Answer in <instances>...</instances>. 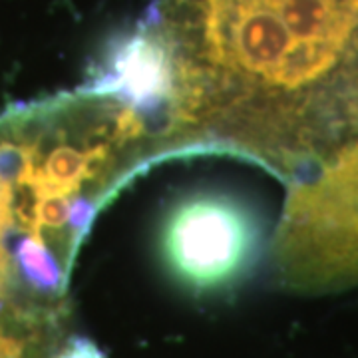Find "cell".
Wrapping results in <instances>:
<instances>
[{
    "mask_svg": "<svg viewBox=\"0 0 358 358\" xmlns=\"http://www.w3.org/2000/svg\"><path fill=\"white\" fill-rule=\"evenodd\" d=\"M157 157L229 154L296 179L358 141V0H159Z\"/></svg>",
    "mask_w": 358,
    "mask_h": 358,
    "instance_id": "1",
    "label": "cell"
},
{
    "mask_svg": "<svg viewBox=\"0 0 358 358\" xmlns=\"http://www.w3.org/2000/svg\"><path fill=\"white\" fill-rule=\"evenodd\" d=\"M273 267L294 293L358 287V141L294 179L273 239Z\"/></svg>",
    "mask_w": 358,
    "mask_h": 358,
    "instance_id": "2",
    "label": "cell"
},
{
    "mask_svg": "<svg viewBox=\"0 0 358 358\" xmlns=\"http://www.w3.org/2000/svg\"><path fill=\"white\" fill-rule=\"evenodd\" d=\"M257 227L247 209L221 193L181 199L164 221L167 268L192 289L211 291L243 275L255 253Z\"/></svg>",
    "mask_w": 358,
    "mask_h": 358,
    "instance_id": "3",
    "label": "cell"
},
{
    "mask_svg": "<svg viewBox=\"0 0 358 358\" xmlns=\"http://www.w3.org/2000/svg\"><path fill=\"white\" fill-rule=\"evenodd\" d=\"M50 358H103L102 352L98 350V346L92 345L88 338L82 336H72L66 338L64 345L58 350L52 352Z\"/></svg>",
    "mask_w": 358,
    "mask_h": 358,
    "instance_id": "4",
    "label": "cell"
}]
</instances>
